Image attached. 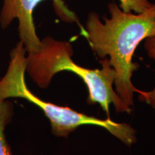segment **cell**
<instances>
[{
    "label": "cell",
    "instance_id": "1",
    "mask_svg": "<svg viewBox=\"0 0 155 155\" xmlns=\"http://www.w3.org/2000/svg\"><path fill=\"white\" fill-rule=\"evenodd\" d=\"M108 7L110 18L104 17V22L96 12L88 15L84 36L98 57H109L116 72V93L130 107L137 89L131 77L139 68L133 62V55L141 41L155 35V3L140 13L125 12L115 3Z\"/></svg>",
    "mask_w": 155,
    "mask_h": 155
},
{
    "label": "cell",
    "instance_id": "6",
    "mask_svg": "<svg viewBox=\"0 0 155 155\" xmlns=\"http://www.w3.org/2000/svg\"><path fill=\"white\" fill-rule=\"evenodd\" d=\"M144 48L149 57L155 61V35L144 40ZM136 93L139 94V99L152 106L155 111V88L150 91L136 89Z\"/></svg>",
    "mask_w": 155,
    "mask_h": 155
},
{
    "label": "cell",
    "instance_id": "7",
    "mask_svg": "<svg viewBox=\"0 0 155 155\" xmlns=\"http://www.w3.org/2000/svg\"><path fill=\"white\" fill-rule=\"evenodd\" d=\"M64 2L65 0H63ZM119 7L125 12L140 13L152 5L149 0H119Z\"/></svg>",
    "mask_w": 155,
    "mask_h": 155
},
{
    "label": "cell",
    "instance_id": "3",
    "mask_svg": "<svg viewBox=\"0 0 155 155\" xmlns=\"http://www.w3.org/2000/svg\"><path fill=\"white\" fill-rule=\"evenodd\" d=\"M27 50L19 40L11 50L5 75L0 79V101L9 98H23L38 106L49 119L52 133L56 137H68L80 126H98L109 131L126 145L137 141L136 131L126 123H117L110 119H101L78 112L67 106H61L41 99L27 86L25 73Z\"/></svg>",
    "mask_w": 155,
    "mask_h": 155
},
{
    "label": "cell",
    "instance_id": "4",
    "mask_svg": "<svg viewBox=\"0 0 155 155\" xmlns=\"http://www.w3.org/2000/svg\"><path fill=\"white\" fill-rule=\"evenodd\" d=\"M44 0H3L0 11V27L8 28L15 19L19 22L18 32L20 41L27 50V53L36 51L40 48L41 40L36 32L33 20V12L36 7ZM55 14L63 22L77 23L84 36L85 28L75 12L67 7L63 0H52Z\"/></svg>",
    "mask_w": 155,
    "mask_h": 155
},
{
    "label": "cell",
    "instance_id": "5",
    "mask_svg": "<svg viewBox=\"0 0 155 155\" xmlns=\"http://www.w3.org/2000/svg\"><path fill=\"white\" fill-rule=\"evenodd\" d=\"M14 105L10 101H0V155H12L5 135L6 127L12 120Z\"/></svg>",
    "mask_w": 155,
    "mask_h": 155
},
{
    "label": "cell",
    "instance_id": "2",
    "mask_svg": "<svg viewBox=\"0 0 155 155\" xmlns=\"http://www.w3.org/2000/svg\"><path fill=\"white\" fill-rule=\"evenodd\" d=\"M73 50L67 41L57 40L48 36L41 40L36 51L28 53L26 72L41 88H47L56 73L69 71L82 79L88 91L87 102L98 104L109 116V105L114 104L116 111L130 114L131 108L126 105L113 88L116 72L108 58L100 63L101 69H89L75 63Z\"/></svg>",
    "mask_w": 155,
    "mask_h": 155
}]
</instances>
